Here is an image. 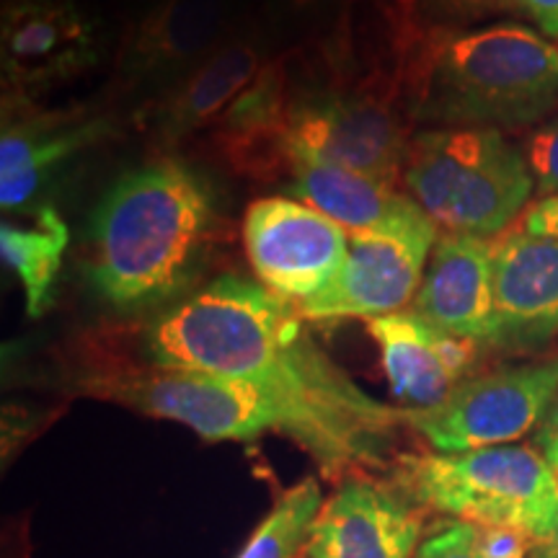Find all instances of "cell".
Returning a JSON list of instances; mask_svg holds the SVG:
<instances>
[{
  "instance_id": "cell-1",
  "label": "cell",
  "mask_w": 558,
  "mask_h": 558,
  "mask_svg": "<svg viewBox=\"0 0 558 558\" xmlns=\"http://www.w3.org/2000/svg\"><path fill=\"white\" fill-rule=\"evenodd\" d=\"M150 365L199 369L267 393L292 416L320 469L380 463L399 409L365 393L316 344L295 305L239 275L215 277L143 333Z\"/></svg>"
},
{
  "instance_id": "cell-2",
  "label": "cell",
  "mask_w": 558,
  "mask_h": 558,
  "mask_svg": "<svg viewBox=\"0 0 558 558\" xmlns=\"http://www.w3.org/2000/svg\"><path fill=\"white\" fill-rule=\"evenodd\" d=\"M222 241L213 186L181 160H150L117 179L90 215L88 284L122 313L181 303Z\"/></svg>"
},
{
  "instance_id": "cell-3",
  "label": "cell",
  "mask_w": 558,
  "mask_h": 558,
  "mask_svg": "<svg viewBox=\"0 0 558 558\" xmlns=\"http://www.w3.org/2000/svg\"><path fill=\"white\" fill-rule=\"evenodd\" d=\"M414 122L522 130L558 109V41L522 24L432 39L403 73Z\"/></svg>"
},
{
  "instance_id": "cell-4",
  "label": "cell",
  "mask_w": 558,
  "mask_h": 558,
  "mask_svg": "<svg viewBox=\"0 0 558 558\" xmlns=\"http://www.w3.org/2000/svg\"><path fill=\"white\" fill-rule=\"evenodd\" d=\"M396 484L422 509L548 546L558 533V481L541 450L499 445L471 452L401 456Z\"/></svg>"
},
{
  "instance_id": "cell-5",
  "label": "cell",
  "mask_w": 558,
  "mask_h": 558,
  "mask_svg": "<svg viewBox=\"0 0 558 558\" xmlns=\"http://www.w3.org/2000/svg\"><path fill=\"white\" fill-rule=\"evenodd\" d=\"M401 184L448 233H505L535 192L518 145L486 128H432L411 137Z\"/></svg>"
},
{
  "instance_id": "cell-6",
  "label": "cell",
  "mask_w": 558,
  "mask_h": 558,
  "mask_svg": "<svg viewBox=\"0 0 558 558\" xmlns=\"http://www.w3.org/2000/svg\"><path fill=\"white\" fill-rule=\"evenodd\" d=\"M411 128L407 86L388 68L360 78L333 75L324 86H298L292 96V156L318 158L393 186L403 179Z\"/></svg>"
},
{
  "instance_id": "cell-7",
  "label": "cell",
  "mask_w": 558,
  "mask_h": 558,
  "mask_svg": "<svg viewBox=\"0 0 558 558\" xmlns=\"http://www.w3.org/2000/svg\"><path fill=\"white\" fill-rule=\"evenodd\" d=\"M78 393L120 403L145 416L184 424L207 442H246L269 432L288 435L298 442L292 416L267 393L241 380L199 369L160 365L99 369L78 380Z\"/></svg>"
},
{
  "instance_id": "cell-8",
  "label": "cell",
  "mask_w": 558,
  "mask_h": 558,
  "mask_svg": "<svg viewBox=\"0 0 558 558\" xmlns=\"http://www.w3.org/2000/svg\"><path fill=\"white\" fill-rule=\"evenodd\" d=\"M558 396V354L465 378L429 409H399L401 427L435 452H471L512 445L538 429Z\"/></svg>"
},
{
  "instance_id": "cell-9",
  "label": "cell",
  "mask_w": 558,
  "mask_h": 558,
  "mask_svg": "<svg viewBox=\"0 0 558 558\" xmlns=\"http://www.w3.org/2000/svg\"><path fill=\"white\" fill-rule=\"evenodd\" d=\"M437 239V222L407 197L378 228L349 235L344 267L333 282L295 308L316 324L399 313L414 303Z\"/></svg>"
},
{
  "instance_id": "cell-10",
  "label": "cell",
  "mask_w": 558,
  "mask_h": 558,
  "mask_svg": "<svg viewBox=\"0 0 558 558\" xmlns=\"http://www.w3.org/2000/svg\"><path fill=\"white\" fill-rule=\"evenodd\" d=\"M101 58V26L75 0H5L0 13L3 107L78 78Z\"/></svg>"
},
{
  "instance_id": "cell-11",
  "label": "cell",
  "mask_w": 558,
  "mask_h": 558,
  "mask_svg": "<svg viewBox=\"0 0 558 558\" xmlns=\"http://www.w3.org/2000/svg\"><path fill=\"white\" fill-rule=\"evenodd\" d=\"M243 248L264 288L300 305L344 267L349 233L303 202L269 197L243 215Z\"/></svg>"
},
{
  "instance_id": "cell-12",
  "label": "cell",
  "mask_w": 558,
  "mask_h": 558,
  "mask_svg": "<svg viewBox=\"0 0 558 558\" xmlns=\"http://www.w3.org/2000/svg\"><path fill=\"white\" fill-rule=\"evenodd\" d=\"M235 29L230 0H150L117 47V88L163 94Z\"/></svg>"
},
{
  "instance_id": "cell-13",
  "label": "cell",
  "mask_w": 558,
  "mask_h": 558,
  "mask_svg": "<svg viewBox=\"0 0 558 558\" xmlns=\"http://www.w3.org/2000/svg\"><path fill=\"white\" fill-rule=\"evenodd\" d=\"M494 318L486 347L530 352L558 333V239L509 230L492 243Z\"/></svg>"
},
{
  "instance_id": "cell-14",
  "label": "cell",
  "mask_w": 558,
  "mask_h": 558,
  "mask_svg": "<svg viewBox=\"0 0 558 558\" xmlns=\"http://www.w3.org/2000/svg\"><path fill=\"white\" fill-rule=\"evenodd\" d=\"M422 507L401 488L347 478L320 507L305 558H414L422 546Z\"/></svg>"
},
{
  "instance_id": "cell-15",
  "label": "cell",
  "mask_w": 558,
  "mask_h": 558,
  "mask_svg": "<svg viewBox=\"0 0 558 558\" xmlns=\"http://www.w3.org/2000/svg\"><path fill=\"white\" fill-rule=\"evenodd\" d=\"M114 132L107 114L88 111H32L3 107L0 137V205L3 213H19L50 184L68 160L104 143Z\"/></svg>"
},
{
  "instance_id": "cell-16",
  "label": "cell",
  "mask_w": 558,
  "mask_h": 558,
  "mask_svg": "<svg viewBox=\"0 0 558 558\" xmlns=\"http://www.w3.org/2000/svg\"><path fill=\"white\" fill-rule=\"evenodd\" d=\"M292 96L290 58H269L251 86L213 124V148L230 171L251 181L290 177Z\"/></svg>"
},
{
  "instance_id": "cell-17",
  "label": "cell",
  "mask_w": 558,
  "mask_h": 558,
  "mask_svg": "<svg viewBox=\"0 0 558 558\" xmlns=\"http://www.w3.org/2000/svg\"><path fill=\"white\" fill-rule=\"evenodd\" d=\"M380 362L401 409H429L456 390L476 365V341L445 333L414 311L367 320Z\"/></svg>"
},
{
  "instance_id": "cell-18",
  "label": "cell",
  "mask_w": 558,
  "mask_h": 558,
  "mask_svg": "<svg viewBox=\"0 0 558 558\" xmlns=\"http://www.w3.org/2000/svg\"><path fill=\"white\" fill-rule=\"evenodd\" d=\"M264 37L235 29L192 73L158 94L145 107V122L158 143H179L192 132L213 128L220 114L251 86L267 62Z\"/></svg>"
},
{
  "instance_id": "cell-19",
  "label": "cell",
  "mask_w": 558,
  "mask_h": 558,
  "mask_svg": "<svg viewBox=\"0 0 558 558\" xmlns=\"http://www.w3.org/2000/svg\"><path fill=\"white\" fill-rule=\"evenodd\" d=\"M411 311L445 333L488 344L494 318L492 243L445 230L432 248Z\"/></svg>"
},
{
  "instance_id": "cell-20",
  "label": "cell",
  "mask_w": 558,
  "mask_h": 558,
  "mask_svg": "<svg viewBox=\"0 0 558 558\" xmlns=\"http://www.w3.org/2000/svg\"><path fill=\"white\" fill-rule=\"evenodd\" d=\"M288 192L337 222L349 235L378 228L407 199L393 184L308 156H292Z\"/></svg>"
},
{
  "instance_id": "cell-21",
  "label": "cell",
  "mask_w": 558,
  "mask_h": 558,
  "mask_svg": "<svg viewBox=\"0 0 558 558\" xmlns=\"http://www.w3.org/2000/svg\"><path fill=\"white\" fill-rule=\"evenodd\" d=\"M70 241V228L52 205H41L29 226L3 222L0 228V254L3 264L16 275L24 290L26 313L45 316L54 298L62 256Z\"/></svg>"
},
{
  "instance_id": "cell-22",
  "label": "cell",
  "mask_w": 558,
  "mask_h": 558,
  "mask_svg": "<svg viewBox=\"0 0 558 558\" xmlns=\"http://www.w3.org/2000/svg\"><path fill=\"white\" fill-rule=\"evenodd\" d=\"M324 501L316 478L284 488L235 558H298Z\"/></svg>"
},
{
  "instance_id": "cell-23",
  "label": "cell",
  "mask_w": 558,
  "mask_h": 558,
  "mask_svg": "<svg viewBox=\"0 0 558 558\" xmlns=\"http://www.w3.org/2000/svg\"><path fill=\"white\" fill-rule=\"evenodd\" d=\"M525 160L541 199L558 194V114L548 117L525 140Z\"/></svg>"
},
{
  "instance_id": "cell-24",
  "label": "cell",
  "mask_w": 558,
  "mask_h": 558,
  "mask_svg": "<svg viewBox=\"0 0 558 558\" xmlns=\"http://www.w3.org/2000/svg\"><path fill=\"white\" fill-rule=\"evenodd\" d=\"M414 558H484L478 548V525L448 520L422 541Z\"/></svg>"
},
{
  "instance_id": "cell-25",
  "label": "cell",
  "mask_w": 558,
  "mask_h": 558,
  "mask_svg": "<svg viewBox=\"0 0 558 558\" xmlns=\"http://www.w3.org/2000/svg\"><path fill=\"white\" fill-rule=\"evenodd\" d=\"M478 13L518 11L541 26L543 34L558 41V0H473Z\"/></svg>"
},
{
  "instance_id": "cell-26",
  "label": "cell",
  "mask_w": 558,
  "mask_h": 558,
  "mask_svg": "<svg viewBox=\"0 0 558 558\" xmlns=\"http://www.w3.org/2000/svg\"><path fill=\"white\" fill-rule=\"evenodd\" d=\"M535 543L505 527H478V548L484 558H527Z\"/></svg>"
},
{
  "instance_id": "cell-27",
  "label": "cell",
  "mask_w": 558,
  "mask_h": 558,
  "mask_svg": "<svg viewBox=\"0 0 558 558\" xmlns=\"http://www.w3.org/2000/svg\"><path fill=\"white\" fill-rule=\"evenodd\" d=\"M522 228H525L527 233L558 239V194L535 202V205L527 209Z\"/></svg>"
},
{
  "instance_id": "cell-28",
  "label": "cell",
  "mask_w": 558,
  "mask_h": 558,
  "mask_svg": "<svg viewBox=\"0 0 558 558\" xmlns=\"http://www.w3.org/2000/svg\"><path fill=\"white\" fill-rule=\"evenodd\" d=\"M277 9V16H290V19H305L316 16V13H324L329 5H337V9H344L349 0H271Z\"/></svg>"
},
{
  "instance_id": "cell-29",
  "label": "cell",
  "mask_w": 558,
  "mask_h": 558,
  "mask_svg": "<svg viewBox=\"0 0 558 558\" xmlns=\"http://www.w3.org/2000/svg\"><path fill=\"white\" fill-rule=\"evenodd\" d=\"M541 442H558V396L556 401L550 403L548 414L543 416L538 432H535V445Z\"/></svg>"
},
{
  "instance_id": "cell-30",
  "label": "cell",
  "mask_w": 558,
  "mask_h": 558,
  "mask_svg": "<svg viewBox=\"0 0 558 558\" xmlns=\"http://www.w3.org/2000/svg\"><path fill=\"white\" fill-rule=\"evenodd\" d=\"M538 450L543 452V456H546V460L550 463V469H554V473H556V481H558V442H541ZM548 546L558 554V533H556V538L548 543Z\"/></svg>"
},
{
  "instance_id": "cell-31",
  "label": "cell",
  "mask_w": 558,
  "mask_h": 558,
  "mask_svg": "<svg viewBox=\"0 0 558 558\" xmlns=\"http://www.w3.org/2000/svg\"><path fill=\"white\" fill-rule=\"evenodd\" d=\"M527 558H558V554L550 546H533Z\"/></svg>"
}]
</instances>
